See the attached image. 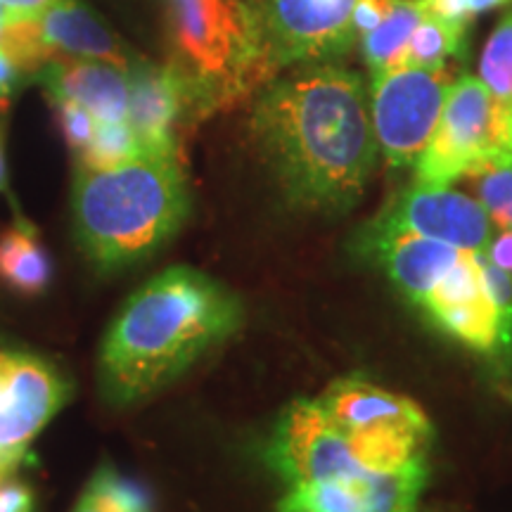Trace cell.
Returning <instances> with one entry per match:
<instances>
[{
	"mask_svg": "<svg viewBox=\"0 0 512 512\" xmlns=\"http://www.w3.org/2000/svg\"><path fill=\"white\" fill-rule=\"evenodd\" d=\"M512 157V110L501 105L479 76L451 86L437 131L418 162L415 181L451 185L486 162Z\"/></svg>",
	"mask_w": 512,
	"mask_h": 512,
	"instance_id": "8992f818",
	"label": "cell"
},
{
	"mask_svg": "<svg viewBox=\"0 0 512 512\" xmlns=\"http://www.w3.org/2000/svg\"><path fill=\"white\" fill-rule=\"evenodd\" d=\"M53 278V261L38 240L36 228L19 221L0 238V280L19 294L36 297L46 292Z\"/></svg>",
	"mask_w": 512,
	"mask_h": 512,
	"instance_id": "ac0fdd59",
	"label": "cell"
},
{
	"mask_svg": "<svg viewBox=\"0 0 512 512\" xmlns=\"http://www.w3.org/2000/svg\"><path fill=\"white\" fill-rule=\"evenodd\" d=\"M273 72L339 62L358 43V0H252Z\"/></svg>",
	"mask_w": 512,
	"mask_h": 512,
	"instance_id": "ba28073f",
	"label": "cell"
},
{
	"mask_svg": "<svg viewBox=\"0 0 512 512\" xmlns=\"http://www.w3.org/2000/svg\"><path fill=\"white\" fill-rule=\"evenodd\" d=\"M425 3L427 8L448 19L470 22L472 17L482 15V12L496 8V5L508 3V0H425Z\"/></svg>",
	"mask_w": 512,
	"mask_h": 512,
	"instance_id": "484cf974",
	"label": "cell"
},
{
	"mask_svg": "<svg viewBox=\"0 0 512 512\" xmlns=\"http://www.w3.org/2000/svg\"><path fill=\"white\" fill-rule=\"evenodd\" d=\"M486 259L496 268L512 275V230H501V233L491 238L489 249H486Z\"/></svg>",
	"mask_w": 512,
	"mask_h": 512,
	"instance_id": "f1b7e54d",
	"label": "cell"
},
{
	"mask_svg": "<svg viewBox=\"0 0 512 512\" xmlns=\"http://www.w3.org/2000/svg\"><path fill=\"white\" fill-rule=\"evenodd\" d=\"M430 465L287 486L278 512H418Z\"/></svg>",
	"mask_w": 512,
	"mask_h": 512,
	"instance_id": "7c38bea8",
	"label": "cell"
},
{
	"mask_svg": "<svg viewBox=\"0 0 512 512\" xmlns=\"http://www.w3.org/2000/svg\"><path fill=\"white\" fill-rule=\"evenodd\" d=\"M24 74L27 72L0 48V100H5L12 91H15Z\"/></svg>",
	"mask_w": 512,
	"mask_h": 512,
	"instance_id": "f546056e",
	"label": "cell"
},
{
	"mask_svg": "<svg viewBox=\"0 0 512 512\" xmlns=\"http://www.w3.org/2000/svg\"><path fill=\"white\" fill-rule=\"evenodd\" d=\"M501 394L505 396V399H508V401L512 403V387H503V389H501Z\"/></svg>",
	"mask_w": 512,
	"mask_h": 512,
	"instance_id": "1f68e13d",
	"label": "cell"
},
{
	"mask_svg": "<svg viewBox=\"0 0 512 512\" xmlns=\"http://www.w3.org/2000/svg\"><path fill=\"white\" fill-rule=\"evenodd\" d=\"M484 290L489 294L496 311V358H512V278L486 259V254H475Z\"/></svg>",
	"mask_w": 512,
	"mask_h": 512,
	"instance_id": "cb8c5ba5",
	"label": "cell"
},
{
	"mask_svg": "<svg viewBox=\"0 0 512 512\" xmlns=\"http://www.w3.org/2000/svg\"><path fill=\"white\" fill-rule=\"evenodd\" d=\"M370 226L399 230L422 238L446 242L470 254H486L494 238L491 219L482 204L448 185L415 181L387 202Z\"/></svg>",
	"mask_w": 512,
	"mask_h": 512,
	"instance_id": "8fae6325",
	"label": "cell"
},
{
	"mask_svg": "<svg viewBox=\"0 0 512 512\" xmlns=\"http://www.w3.org/2000/svg\"><path fill=\"white\" fill-rule=\"evenodd\" d=\"M479 81L501 105L512 110V10L486 41L479 57Z\"/></svg>",
	"mask_w": 512,
	"mask_h": 512,
	"instance_id": "44dd1931",
	"label": "cell"
},
{
	"mask_svg": "<svg viewBox=\"0 0 512 512\" xmlns=\"http://www.w3.org/2000/svg\"><path fill=\"white\" fill-rule=\"evenodd\" d=\"M0 512H34V494L15 479L0 482Z\"/></svg>",
	"mask_w": 512,
	"mask_h": 512,
	"instance_id": "4316f807",
	"label": "cell"
},
{
	"mask_svg": "<svg viewBox=\"0 0 512 512\" xmlns=\"http://www.w3.org/2000/svg\"><path fill=\"white\" fill-rule=\"evenodd\" d=\"M57 105V114H60V126L67 143L72 145V150H76L81 155L86 150L88 143H91L95 128H98V119L93 117L86 107H81L79 102L72 100H55Z\"/></svg>",
	"mask_w": 512,
	"mask_h": 512,
	"instance_id": "d4e9b609",
	"label": "cell"
},
{
	"mask_svg": "<svg viewBox=\"0 0 512 512\" xmlns=\"http://www.w3.org/2000/svg\"><path fill=\"white\" fill-rule=\"evenodd\" d=\"M425 0H387L377 22L358 36L363 62L370 74L403 67L408 43L427 15Z\"/></svg>",
	"mask_w": 512,
	"mask_h": 512,
	"instance_id": "e0dca14e",
	"label": "cell"
},
{
	"mask_svg": "<svg viewBox=\"0 0 512 512\" xmlns=\"http://www.w3.org/2000/svg\"><path fill=\"white\" fill-rule=\"evenodd\" d=\"M264 460L285 486L366 472L318 399H297L285 408L266 441Z\"/></svg>",
	"mask_w": 512,
	"mask_h": 512,
	"instance_id": "30bf717a",
	"label": "cell"
},
{
	"mask_svg": "<svg viewBox=\"0 0 512 512\" xmlns=\"http://www.w3.org/2000/svg\"><path fill=\"white\" fill-rule=\"evenodd\" d=\"M3 24H5V15H3V8H0V29H3Z\"/></svg>",
	"mask_w": 512,
	"mask_h": 512,
	"instance_id": "d6a6232c",
	"label": "cell"
},
{
	"mask_svg": "<svg viewBox=\"0 0 512 512\" xmlns=\"http://www.w3.org/2000/svg\"><path fill=\"white\" fill-rule=\"evenodd\" d=\"M57 3H62V0H0V8H3L5 22H12V19L38 17Z\"/></svg>",
	"mask_w": 512,
	"mask_h": 512,
	"instance_id": "83f0119b",
	"label": "cell"
},
{
	"mask_svg": "<svg viewBox=\"0 0 512 512\" xmlns=\"http://www.w3.org/2000/svg\"><path fill=\"white\" fill-rule=\"evenodd\" d=\"M143 145L128 121H98L91 143L81 152V166L110 169L143 155Z\"/></svg>",
	"mask_w": 512,
	"mask_h": 512,
	"instance_id": "603a6c76",
	"label": "cell"
},
{
	"mask_svg": "<svg viewBox=\"0 0 512 512\" xmlns=\"http://www.w3.org/2000/svg\"><path fill=\"white\" fill-rule=\"evenodd\" d=\"M69 396L72 384L46 358L0 349V482L15 475Z\"/></svg>",
	"mask_w": 512,
	"mask_h": 512,
	"instance_id": "9c48e42d",
	"label": "cell"
},
{
	"mask_svg": "<svg viewBox=\"0 0 512 512\" xmlns=\"http://www.w3.org/2000/svg\"><path fill=\"white\" fill-rule=\"evenodd\" d=\"M53 100H72L98 121H126L128 69L100 60L60 57L34 74Z\"/></svg>",
	"mask_w": 512,
	"mask_h": 512,
	"instance_id": "9a60e30c",
	"label": "cell"
},
{
	"mask_svg": "<svg viewBox=\"0 0 512 512\" xmlns=\"http://www.w3.org/2000/svg\"><path fill=\"white\" fill-rule=\"evenodd\" d=\"M354 252L380 268L396 290L415 306H422L439 280L463 256V249L446 242L399 230H382L370 223L356 230Z\"/></svg>",
	"mask_w": 512,
	"mask_h": 512,
	"instance_id": "4fadbf2b",
	"label": "cell"
},
{
	"mask_svg": "<svg viewBox=\"0 0 512 512\" xmlns=\"http://www.w3.org/2000/svg\"><path fill=\"white\" fill-rule=\"evenodd\" d=\"M188 211L178 152H143L110 169H76L74 235L100 271L117 273L150 259L181 230Z\"/></svg>",
	"mask_w": 512,
	"mask_h": 512,
	"instance_id": "3957f363",
	"label": "cell"
},
{
	"mask_svg": "<svg viewBox=\"0 0 512 512\" xmlns=\"http://www.w3.org/2000/svg\"><path fill=\"white\" fill-rule=\"evenodd\" d=\"M166 27L169 64L185 81L195 121L275 79L252 0H166Z\"/></svg>",
	"mask_w": 512,
	"mask_h": 512,
	"instance_id": "277c9868",
	"label": "cell"
},
{
	"mask_svg": "<svg viewBox=\"0 0 512 512\" xmlns=\"http://www.w3.org/2000/svg\"><path fill=\"white\" fill-rule=\"evenodd\" d=\"M240 299L211 275L171 266L126 299L102 339L100 392L124 408L150 399L242 325Z\"/></svg>",
	"mask_w": 512,
	"mask_h": 512,
	"instance_id": "7a4b0ae2",
	"label": "cell"
},
{
	"mask_svg": "<svg viewBox=\"0 0 512 512\" xmlns=\"http://www.w3.org/2000/svg\"><path fill=\"white\" fill-rule=\"evenodd\" d=\"M467 50V22L448 19L439 12L427 10L425 19L408 43L403 67L444 69L448 62L463 57Z\"/></svg>",
	"mask_w": 512,
	"mask_h": 512,
	"instance_id": "d6986e66",
	"label": "cell"
},
{
	"mask_svg": "<svg viewBox=\"0 0 512 512\" xmlns=\"http://www.w3.org/2000/svg\"><path fill=\"white\" fill-rule=\"evenodd\" d=\"M475 185L477 202L501 230H512V157L486 162L465 176Z\"/></svg>",
	"mask_w": 512,
	"mask_h": 512,
	"instance_id": "7402d4cb",
	"label": "cell"
},
{
	"mask_svg": "<svg viewBox=\"0 0 512 512\" xmlns=\"http://www.w3.org/2000/svg\"><path fill=\"white\" fill-rule=\"evenodd\" d=\"M0 195L10 197V185H8V169H5L3 147H0Z\"/></svg>",
	"mask_w": 512,
	"mask_h": 512,
	"instance_id": "4dcf8cb0",
	"label": "cell"
},
{
	"mask_svg": "<svg viewBox=\"0 0 512 512\" xmlns=\"http://www.w3.org/2000/svg\"><path fill=\"white\" fill-rule=\"evenodd\" d=\"M72 512H150V501L114 467L100 465Z\"/></svg>",
	"mask_w": 512,
	"mask_h": 512,
	"instance_id": "ffe728a7",
	"label": "cell"
},
{
	"mask_svg": "<svg viewBox=\"0 0 512 512\" xmlns=\"http://www.w3.org/2000/svg\"><path fill=\"white\" fill-rule=\"evenodd\" d=\"M36 22L50 53V62L69 57V60L112 62L128 69L133 60H138L107 29V24L79 0H62L41 12Z\"/></svg>",
	"mask_w": 512,
	"mask_h": 512,
	"instance_id": "2e32d148",
	"label": "cell"
},
{
	"mask_svg": "<svg viewBox=\"0 0 512 512\" xmlns=\"http://www.w3.org/2000/svg\"><path fill=\"white\" fill-rule=\"evenodd\" d=\"M456 83L448 69L394 67L373 74L370 119L377 152L392 169L415 166L430 143Z\"/></svg>",
	"mask_w": 512,
	"mask_h": 512,
	"instance_id": "52a82bcc",
	"label": "cell"
},
{
	"mask_svg": "<svg viewBox=\"0 0 512 512\" xmlns=\"http://www.w3.org/2000/svg\"><path fill=\"white\" fill-rule=\"evenodd\" d=\"M126 121L145 152H178V128L195 119L185 81L169 62H131Z\"/></svg>",
	"mask_w": 512,
	"mask_h": 512,
	"instance_id": "5bb4252c",
	"label": "cell"
},
{
	"mask_svg": "<svg viewBox=\"0 0 512 512\" xmlns=\"http://www.w3.org/2000/svg\"><path fill=\"white\" fill-rule=\"evenodd\" d=\"M249 131L290 207L344 214L366 192L377 162L370 98L342 62L302 64L268 81Z\"/></svg>",
	"mask_w": 512,
	"mask_h": 512,
	"instance_id": "6da1fadb",
	"label": "cell"
},
{
	"mask_svg": "<svg viewBox=\"0 0 512 512\" xmlns=\"http://www.w3.org/2000/svg\"><path fill=\"white\" fill-rule=\"evenodd\" d=\"M318 403L347 437L363 470L401 472L430 465L434 427L408 396L354 373L332 382Z\"/></svg>",
	"mask_w": 512,
	"mask_h": 512,
	"instance_id": "5b68a950",
	"label": "cell"
}]
</instances>
